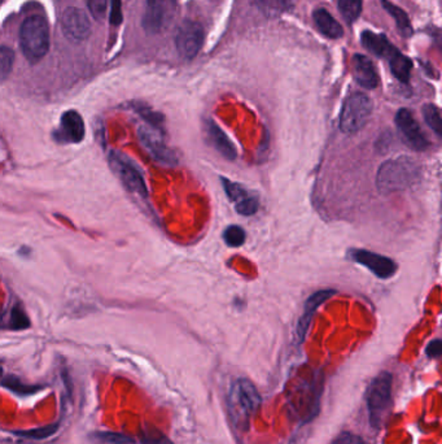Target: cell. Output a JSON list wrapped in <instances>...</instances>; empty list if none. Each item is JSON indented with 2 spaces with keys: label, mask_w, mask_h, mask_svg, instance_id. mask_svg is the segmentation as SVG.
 <instances>
[{
  "label": "cell",
  "mask_w": 442,
  "mask_h": 444,
  "mask_svg": "<svg viewBox=\"0 0 442 444\" xmlns=\"http://www.w3.org/2000/svg\"><path fill=\"white\" fill-rule=\"evenodd\" d=\"M262 404V399L254 384L248 378H236L228 387L226 395L228 419L238 432L249 430L251 420Z\"/></svg>",
  "instance_id": "obj_1"
},
{
  "label": "cell",
  "mask_w": 442,
  "mask_h": 444,
  "mask_svg": "<svg viewBox=\"0 0 442 444\" xmlns=\"http://www.w3.org/2000/svg\"><path fill=\"white\" fill-rule=\"evenodd\" d=\"M420 178L418 163L408 156H400L384 161L376 173V187L382 194L402 191L411 187Z\"/></svg>",
  "instance_id": "obj_2"
},
{
  "label": "cell",
  "mask_w": 442,
  "mask_h": 444,
  "mask_svg": "<svg viewBox=\"0 0 442 444\" xmlns=\"http://www.w3.org/2000/svg\"><path fill=\"white\" fill-rule=\"evenodd\" d=\"M108 164L113 174L121 180L123 187L142 200H148L149 192L142 169L134 163L132 157L119 150H110L108 154Z\"/></svg>",
  "instance_id": "obj_3"
},
{
  "label": "cell",
  "mask_w": 442,
  "mask_h": 444,
  "mask_svg": "<svg viewBox=\"0 0 442 444\" xmlns=\"http://www.w3.org/2000/svg\"><path fill=\"white\" fill-rule=\"evenodd\" d=\"M20 46L27 60H40L49 48V30L42 16H30L20 29Z\"/></svg>",
  "instance_id": "obj_4"
},
{
  "label": "cell",
  "mask_w": 442,
  "mask_h": 444,
  "mask_svg": "<svg viewBox=\"0 0 442 444\" xmlns=\"http://www.w3.org/2000/svg\"><path fill=\"white\" fill-rule=\"evenodd\" d=\"M393 377L389 372L379 373L369 384L366 403L372 428H380L392 403Z\"/></svg>",
  "instance_id": "obj_5"
},
{
  "label": "cell",
  "mask_w": 442,
  "mask_h": 444,
  "mask_svg": "<svg viewBox=\"0 0 442 444\" xmlns=\"http://www.w3.org/2000/svg\"><path fill=\"white\" fill-rule=\"evenodd\" d=\"M373 109L372 100L362 93L349 95L340 113V129L345 134L358 132L370 119Z\"/></svg>",
  "instance_id": "obj_6"
},
{
  "label": "cell",
  "mask_w": 442,
  "mask_h": 444,
  "mask_svg": "<svg viewBox=\"0 0 442 444\" xmlns=\"http://www.w3.org/2000/svg\"><path fill=\"white\" fill-rule=\"evenodd\" d=\"M177 12V0H144L142 26L149 34L168 29Z\"/></svg>",
  "instance_id": "obj_7"
},
{
  "label": "cell",
  "mask_w": 442,
  "mask_h": 444,
  "mask_svg": "<svg viewBox=\"0 0 442 444\" xmlns=\"http://www.w3.org/2000/svg\"><path fill=\"white\" fill-rule=\"evenodd\" d=\"M136 135L144 151L152 157V160L157 164L167 168H175L180 165V156L160 137L161 135L160 132H156L154 129L151 130L149 126H140L136 132Z\"/></svg>",
  "instance_id": "obj_8"
},
{
  "label": "cell",
  "mask_w": 442,
  "mask_h": 444,
  "mask_svg": "<svg viewBox=\"0 0 442 444\" xmlns=\"http://www.w3.org/2000/svg\"><path fill=\"white\" fill-rule=\"evenodd\" d=\"M205 32L201 24L186 20L178 26L175 34V47L184 59H193L203 47Z\"/></svg>",
  "instance_id": "obj_9"
},
{
  "label": "cell",
  "mask_w": 442,
  "mask_h": 444,
  "mask_svg": "<svg viewBox=\"0 0 442 444\" xmlns=\"http://www.w3.org/2000/svg\"><path fill=\"white\" fill-rule=\"evenodd\" d=\"M86 126L77 110H66L61 115L59 128L52 132V139L59 144H78L84 142Z\"/></svg>",
  "instance_id": "obj_10"
},
{
  "label": "cell",
  "mask_w": 442,
  "mask_h": 444,
  "mask_svg": "<svg viewBox=\"0 0 442 444\" xmlns=\"http://www.w3.org/2000/svg\"><path fill=\"white\" fill-rule=\"evenodd\" d=\"M395 125L401 132L405 143L415 151H426L428 148V139L421 132L418 121L414 115L406 108H401L395 115Z\"/></svg>",
  "instance_id": "obj_11"
},
{
  "label": "cell",
  "mask_w": 442,
  "mask_h": 444,
  "mask_svg": "<svg viewBox=\"0 0 442 444\" xmlns=\"http://www.w3.org/2000/svg\"><path fill=\"white\" fill-rule=\"evenodd\" d=\"M349 253L356 263L367 268L380 279H388L395 276L398 269V266L392 259L379 253H371L367 250H352Z\"/></svg>",
  "instance_id": "obj_12"
},
{
  "label": "cell",
  "mask_w": 442,
  "mask_h": 444,
  "mask_svg": "<svg viewBox=\"0 0 442 444\" xmlns=\"http://www.w3.org/2000/svg\"><path fill=\"white\" fill-rule=\"evenodd\" d=\"M204 137L206 143L228 161H235L238 157V151L234 143L230 141L228 134L221 129V126L212 120H204Z\"/></svg>",
  "instance_id": "obj_13"
},
{
  "label": "cell",
  "mask_w": 442,
  "mask_h": 444,
  "mask_svg": "<svg viewBox=\"0 0 442 444\" xmlns=\"http://www.w3.org/2000/svg\"><path fill=\"white\" fill-rule=\"evenodd\" d=\"M62 33L68 39L82 42L91 33V23L79 8H68L61 17Z\"/></svg>",
  "instance_id": "obj_14"
},
{
  "label": "cell",
  "mask_w": 442,
  "mask_h": 444,
  "mask_svg": "<svg viewBox=\"0 0 442 444\" xmlns=\"http://www.w3.org/2000/svg\"><path fill=\"white\" fill-rule=\"evenodd\" d=\"M335 294V290H321V291L314 292L310 298L305 301L304 311H302V314L299 316V323L296 326V338H297L299 343H302L305 340V336L309 331L311 320H312L315 312L319 309V307L322 305L324 301L332 298Z\"/></svg>",
  "instance_id": "obj_15"
},
{
  "label": "cell",
  "mask_w": 442,
  "mask_h": 444,
  "mask_svg": "<svg viewBox=\"0 0 442 444\" xmlns=\"http://www.w3.org/2000/svg\"><path fill=\"white\" fill-rule=\"evenodd\" d=\"M353 74L356 81L363 89L373 90L379 84V75L373 62L365 55H354L353 58Z\"/></svg>",
  "instance_id": "obj_16"
},
{
  "label": "cell",
  "mask_w": 442,
  "mask_h": 444,
  "mask_svg": "<svg viewBox=\"0 0 442 444\" xmlns=\"http://www.w3.org/2000/svg\"><path fill=\"white\" fill-rule=\"evenodd\" d=\"M360 42H362L363 47L369 49L371 54H373L379 58H384L386 60H389L393 55L398 52V49L388 40L386 36L373 33L371 30H366L362 33Z\"/></svg>",
  "instance_id": "obj_17"
},
{
  "label": "cell",
  "mask_w": 442,
  "mask_h": 444,
  "mask_svg": "<svg viewBox=\"0 0 442 444\" xmlns=\"http://www.w3.org/2000/svg\"><path fill=\"white\" fill-rule=\"evenodd\" d=\"M32 326V321L25 312L20 303H14L10 307L8 313L3 314V329H8L12 331H23L27 330Z\"/></svg>",
  "instance_id": "obj_18"
},
{
  "label": "cell",
  "mask_w": 442,
  "mask_h": 444,
  "mask_svg": "<svg viewBox=\"0 0 442 444\" xmlns=\"http://www.w3.org/2000/svg\"><path fill=\"white\" fill-rule=\"evenodd\" d=\"M312 19L314 23L318 26V29L321 30V33L331 38V39H340L341 36H344V30L343 26L339 24L335 20V17L330 12H327L326 10L319 8L315 12L312 13Z\"/></svg>",
  "instance_id": "obj_19"
},
{
  "label": "cell",
  "mask_w": 442,
  "mask_h": 444,
  "mask_svg": "<svg viewBox=\"0 0 442 444\" xmlns=\"http://www.w3.org/2000/svg\"><path fill=\"white\" fill-rule=\"evenodd\" d=\"M1 386L19 397H30L36 395L40 390L45 388L43 384H29L23 382L19 377L13 374H4L1 378Z\"/></svg>",
  "instance_id": "obj_20"
},
{
  "label": "cell",
  "mask_w": 442,
  "mask_h": 444,
  "mask_svg": "<svg viewBox=\"0 0 442 444\" xmlns=\"http://www.w3.org/2000/svg\"><path fill=\"white\" fill-rule=\"evenodd\" d=\"M382 4L384 10L395 19V24H397L398 32L401 33V36H405V38H410L413 36V26H411L407 13L402 8L397 7L388 0H382Z\"/></svg>",
  "instance_id": "obj_21"
},
{
  "label": "cell",
  "mask_w": 442,
  "mask_h": 444,
  "mask_svg": "<svg viewBox=\"0 0 442 444\" xmlns=\"http://www.w3.org/2000/svg\"><path fill=\"white\" fill-rule=\"evenodd\" d=\"M60 426L61 421H58V422L34 428V429H29V430H16V432H12V434L19 438H24L29 441H45V439L53 436L56 432H59Z\"/></svg>",
  "instance_id": "obj_22"
},
{
  "label": "cell",
  "mask_w": 442,
  "mask_h": 444,
  "mask_svg": "<svg viewBox=\"0 0 442 444\" xmlns=\"http://www.w3.org/2000/svg\"><path fill=\"white\" fill-rule=\"evenodd\" d=\"M388 61H389L392 74L395 75V78L402 84H407L410 81V74H411V68H413L411 60L398 51Z\"/></svg>",
  "instance_id": "obj_23"
},
{
  "label": "cell",
  "mask_w": 442,
  "mask_h": 444,
  "mask_svg": "<svg viewBox=\"0 0 442 444\" xmlns=\"http://www.w3.org/2000/svg\"><path fill=\"white\" fill-rule=\"evenodd\" d=\"M134 110L147 122V126L152 128L161 135H165V126H164V116L158 112H155L144 104H135Z\"/></svg>",
  "instance_id": "obj_24"
},
{
  "label": "cell",
  "mask_w": 442,
  "mask_h": 444,
  "mask_svg": "<svg viewBox=\"0 0 442 444\" xmlns=\"http://www.w3.org/2000/svg\"><path fill=\"white\" fill-rule=\"evenodd\" d=\"M221 180H222V187L225 190L228 200L231 203H234V205H239L251 195V192L248 189H245L241 183L234 182V180H228L225 177H221Z\"/></svg>",
  "instance_id": "obj_25"
},
{
  "label": "cell",
  "mask_w": 442,
  "mask_h": 444,
  "mask_svg": "<svg viewBox=\"0 0 442 444\" xmlns=\"http://www.w3.org/2000/svg\"><path fill=\"white\" fill-rule=\"evenodd\" d=\"M256 3L267 17H278L287 12L293 0H256Z\"/></svg>",
  "instance_id": "obj_26"
},
{
  "label": "cell",
  "mask_w": 442,
  "mask_h": 444,
  "mask_svg": "<svg viewBox=\"0 0 442 444\" xmlns=\"http://www.w3.org/2000/svg\"><path fill=\"white\" fill-rule=\"evenodd\" d=\"M362 4L363 0H337L339 11L349 24H353L358 20L362 12Z\"/></svg>",
  "instance_id": "obj_27"
},
{
  "label": "cell",
  "mask_w": 442,
  "mask_h": 444,
  "mask_svg": "<svg viewBox=\"0 0 442 444\" xmlns=\"http://www.w3.org/2000/svg\"><path fill=\"white\" fill-rule=\"evenodd\" d=\"M90 438L99 444H135L132 436L113 432H96L90 434Z\"/></svg>",
  "instance_id": "obj_28"
},
{
  "label": "cell",
  "mask_w": 442,
  "mask_h": 444,
  "mask_svg": "<svg viewBox=\"0 0 442 444\" xmlns=\"http://www.w3.org/2000/svg\"><path fill=\"white\" fill-rule=\"evenodd\" d=\"M222 238H223L226 246H228V247L238 248V247H241L245 243L247 234H245V230L239 225H230V226L225 229V231L222 234Z\"/></svg>",
  "instance_id": "obj_29"
},
{
  "label": "cell",
  "mask_w": 442,
  "mask_h": 444,
  "mask_svg": "<svg viewBox=\"0 0 442 444\" xmlns=\"http://www.w3.org/2000/svg\"><path fill=\"white\" fill-rule=\"evenodd\" d=\"M423 117L430 129L442 138V116L437 107L433 104H426L423 107Z\"/></svg>",
  "instance_id": "obj_30"
},
{
  "label": "cell",
  "mask_w": 442,
  "mask_h": 444,
  "mask_svg": "<svg viewBox=\"0 0 442 444\" xmlns=\"http://www.w3.org/2000/svg\"><path fill=\"white\" fill-rule=\"evenodd\" d=\"M260 209V199L256 194H251L249 198L243 200L239 205H235V211L240 216L249 217L256 215Z\"/></svg>",
  "instance_id": "obj_31"
},
{
  "label": "cell",
  "mask_w": 442,
  "mask_h": 444,
  "mask_svg": "<svg viewBox=\"0 0 442 444\" xmlns=\"http://www.w3.org/2000/svg\"><path fill=\"white\" fill-rule=\"evenodd\" d=\"M13 60H14V54L12 49L3 46L0 51V74L3 81L7 80V77L12 71Z\"/></svg>",
  "instance_id": "obj_32"
},
{
  "label": "cell",
  "mask_w": 442,
  "mask_h": 444,
  "mask_svg": "<svg viewBox=\"0 0 442 444\" xmlns=\"http://www.w3.org/2000/svg\"><path fill=\"white\" fill-rule=\"evenodd\" d=\"M87 5L97 21L104 20L107 13L108 0H87Z\"/></svg>",
  "instance_id": "obj_33"
},
{
  "label": "cell",
  "mask_w": 442,
  "mask_h": 444,
  "mask_svg": "<svg viewBox=\"0 0 442 444\" xmlns=\"http://www.w3.org/2000/svg\"><path fill=\"white\" fill-rule=\"evenodd\" d=\"M142 444H174L167 435L158 432H145L140 436Z\"/></svg>",
  "instance_id": "obj_34"
},
{
  "label": "cell",
  "mask_w": 442,
  "mask_h": 444,
  "mask_svg": "<svg viewBox=\"0 0 442 444\" xmlns=\"http://www.w3.org/2000/svg\"><path fill=\"white\" fill-rule=\"evenodd\" d=\"M331 444H366L365 443V441L360 438V436H358V435H356V434H353V432H343V434H340L337 438H336L335 441L332 442Z\"/></svg>",
  "instance_id": "obj_35"
},
{
  "label": "cell",
  "mask_w": 442,
  "mask_h": 444,
  "mask_svg": "<svg viewBox=\"0 0 442 444\" xmlns=\"http://www.w3.org/2000/svg\"><path fill=\"white\" fill-rule=\"evenodd\" d=\"M122 23L121 0H110V24L120 25Z\"/></svg>",
  "instance_id": "obj_36"
},
{
  "label": "cell",
  "mask_w": 442,
  "mask_h": 444,
  "mask_svg": "<svg viewBox=\"0 0 442 444\" xmlns=\"http://www.w3.org/2000/svg\"><path fill=\"white\" fill-rule=\"evenodd\" d=\"M426 353L428 358L436 359V358H441L442 356V340L441 339H436L432 340L428 343L427 349H426Z\"/></svg>",
  "instance_id": "obj_37"
}]
</instances>
